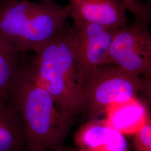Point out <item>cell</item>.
<instances>
[{
  "instance_id": "cell-1",
  "label": "cell",
  "mask_w": 151,
  "mask_h": 151,
  "mask_svg": "<svg viewBox=\"0 0 151 151\" xmlns=\"http://www.w3.org/2000/svg\"><path fill=\"white\" fill-rule=\"evenodd\" d=\"M24 125L27 151L60 150L72 119L60 110L47 90L37 81L23 60L10 91Z\"/></svg>"
},
{
  "instance_id": "cell-2",
  "label": "cell",
  "mask_w": 151,
  "mask_h": 151,
  "mask_svg": "<svg viewBox=\"0 0 151 151\" xmlns=\"http://www.w3.org/2000/svg\"><path fill=\"white\" fill-rule=\"evenodd\" d=\"M27 69L53 97L60 111L73 117L85 113V72L76 55L67 29L35 52Z\"/></svg>"
},
{
  "instance_id": "cell-3",
  "label": "cell",
  "mask_w": 151,
  "mask_h": 151,
  "mask_svg": "<svg viewBox=\"0 0 151 151\" xmlns=\"http://www.w3.org/2000/svg\"><path fill=\"white\" fill-rule=\"evenodd\" d=\"M68 5L11 0L0 3V36L20 53L43 48L65 29Z\"/></svg>"
},
{
  "instance_id": "cell-4",
  "label": "cell",
  "mask_w": 151,
  "mask_h": 151,
  "mask_svg": "<svg viewBox=\"0 0 151 151\" xmlns=\"http://www.w3.org/2000/svg\"><path fill=\"white\" fill-rule=\"evenodd\" d=\"M150 81L112 65L99 67L87 73L83 84L85 113L90 120L99 119L116 104L134 100Z\"/></svg>"
},
{
  "instance_id": "cell-5",
  "label": "cell",
  "mask_w": 151,
  "mask_h": 151,
  "mask_svg": "<svg viewBox=\"0 0 151 151\" xmlns=\"http://www.w3.org/2000/svg\"><path fill=\"white\" fill-rule=\"evenodd\" d=\"M148 22L134 21L116 30L108 65L118 67L134 75L151 81V34Z\"/></svg>"
},
{
  "instance_id": "cell-6",
  "label": "cell",
  "mask_w": 151,
  "mask_h": 151,
  "mask_svg": "<svg viewBox=\"0 0 151 151\" xmlns=\"http://www.w3.org/2000/svg\"><path fill=\"white\" fill-rule=\"evenodd\" d=\"M117 30L87 22H73L71 27L67 29L76 57L86 75L108 65L111 45Z\"/></svg>"
},
{
  "instance_id": "cell-7",
  "label": "cell",
  "mask_w": 151,
  "mask_h": 151,
  "mask_svg": "<svg viewBox=\"0 0 151 151\" xmlns=\"http://www.w3.org/2000/svg\"><path fill=\"white\" fill-rule=\"evenodd\" d=\"M69 17L73 22H87L119 29L128 24L121 0H68Z\"/></svg>"
},
{
  "instance_id": "cell-8",
  "label": "cell",
  "mask_w": 151,
  "mask_h": 151,
  "mask_svg": "<svg viewBox=\"0 0 151 151\" xmlns=\"http://www.w3.org/2000/svg\"><path fill=\"white\" fill-rule=\"evenodd\" d=\"M75 142L81 149L91 151H129L123 134L106 119H92L79 128Z\"/></svg>"
},
{
  "instance_id": "cell-9",
  "label": "cell",
  "mask_w": 151,
  "mask_h": 151,
  "mask_svg": "<svg viewBox=\"0 0 151 151\" xmlns=\"http://www.w3.org/2000/svg\"><path fill=\"white\" fill-rule=\"evenodd\" d=\"M0 151H27L25 129L10 99L0 102Z\"/></svg>"
},
{
  "instance_id": "cell-10",
  "label": "cell",
  "mask_w": 151,
  "mask_h": 151,
  "mask_svg": "<svg viewBox=\"0 0 151 151\" xmlns=\"http://www.w3.org/2000/svg\"><path fill=\"white\" fill-rule=\"evenodd\" d=\"M106 120L110 125L123 134L133 133L144 124L148 115L145 109L135 101L116 104L108 109Z\"/></svg>"
},
{
  "instance_id": "cell-11",
  "label": "cell",
  "mask_w": 151,
  "mask_h": 151,
  "mask_svg": "<svg viewBox=\"0 0 151 151\" xmlns=\"http://www.w3.org/2000/svg\"><path fill=\"white\" fill-rule=\"evenodd\" d=\"M20 53L0 36V102L10 100V91L22 58Z\"/></svg>"
},
{
  "instance_id": "cell-12",
  "label": "cell",
  "mask_w": 151,
  "mask_h": 151,
  "mask_svg": "<svg viewBox=\"0 0 151 151\" xmlns=\"http://www.w3.org/2000/svg\"><path fill=\"white\" fill-rule=\"evenodd\" d=\"M133 147L134 151H151V119L149 114L142 127L135 132Z\"/></svg>"
},
{
  "instance_id": "cell-13",
  "label": "cell",
  "mask_w": 151,
  "mask_h": 151,
  "mask_svg": "<svg viewBox=\"0 0 151 151\" xmlns=\"http://www.w3.org/2000/svg\"><path fill=\"white\" fill-rule=\"evenodd\" d=\"M127 10L132 13L135 18L150 23L151 17V6L140 0H121Z\"/></svg>"
},
{
  "instance_id": "cell-14",
  "label": "cell",
  "mask_w": 151,
  "mask_h": 151,
  "mask_svg": "<svg viewBox=\"0 0 151 151\" xmlns=\"http://www.w3.org/2000/svg\"><path fill=\"white\" fill-rule=\"evenodd\" d=\"M11 1V0H0V3L5 2V1ZM40 2H48V1H52L53 0H38Z\"/></svg>"
},
{
  "instance_id": "cell-15",
  "label": "cell",
  "mask_w": 151,
  "mask_h": 151,
  "mask_svg": "<svg viewBox=\"0 0 151 151\" xmlns=\"http://www.w3.org/2000/svg\"><path fill=\"white\" fill-rule=\"evenodd\" d=\"M62 151L61 150H55V151H50V150H43V151ZM91 151L90 150H85V149H81V150H76V151Z\"/></svg>"
}]
</instances>
